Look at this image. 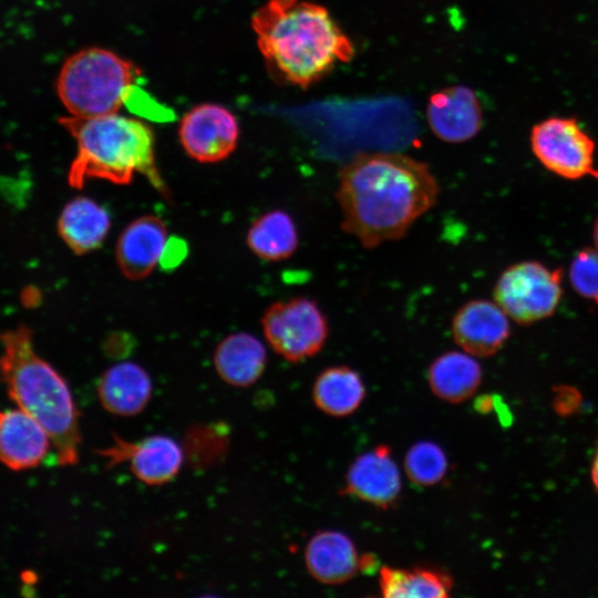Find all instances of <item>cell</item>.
Returning a JSON list of instances; mask_svg holds the SVG:
<instances>
[{"label": "cell", "mask_w": 598, "mask_h": 598, "mask_svg": "<svg viewBox=\"0 0 598 598\" xmlns=\"http://www.w3.org/2000/svg\"><path fill=\"white\" fill-rule=\"evenodd\" d=\"M427 379L439 399L456 404L476 392L482 381V368L474 355L465 351H446L433 360Z\"/></svg>", "instance_id": "obj_20"}, {"label": "cell", "mask_w": 598, "mask_h": 598, "mask_svg": "<svg viewBox=\"0 0 598 598\" xmlns=\"http://www.w3.org/2000/svg\"><path fill=\"white\" fill-rule=\"evenodd\" d=\"M448 462L443 448L432 441L413 444L404 457L408 478L419 486L440 483L447 473Z\"/></svg>", "instance_id": "obj_24"}, {"label": "cell", "mask_w": 598, "mask_h": 598, "mask_svg": "<svg viewBox=\"0 0 598 598\" xmlns=\"http://www.w3.org/2000/svg\"><path fill=\"white\" fill-rule=\"evenodd\" d=\"M367 394L361 375L350 367L334 365L321 371L312 386V399L323 413L343 417L355 412Z\"/></svg>", "instance_id": "obj_21"}, {"label": "cell", "mask_w": 598, "mask_h": 598, "mask_svg": "<svg viewBox=\"0 0 598 598\" xmlns=\"http://www.w3.org/2000/svg\"><path fill=\"white\" fill-rule=\"evenodd\" d=\"M140 70L101 48L81 50L62 65L56 92L70 115L100 117L116 114L132 91Z\"/></svg>", "instance_id": "obj_5"}, {"label": "cell", "mask_w": 598, "mask_h": 598, "mask_svg": "<svg viewBox=\"0 0 598 598\" xmlns=\"http://www.w3.org/2000/svg\"><path fill=\"white\" fill-rule=\"evenodd\" d=\"M298 230L292 217L274 209L257 218L247 233V244L259 258L280 261L289 258L298 247Z\"/></svg>", "instance_id": "obj_23"}, {"label": "cell", "mask_w": 598, "mask_h": 598, "mask_svg": "<svg viewBox=\"0 0 598 598\" xmlns=\"http://www.w3.org/2000/svg\"><path fill=\"white\" fill-rule=\"evenodd\" d=\"M569 281L584 299L598 305V249L586 247L575 254L569 265Z\"/></svg>", "instance_id": "obj_25"}, {"label": "cell", "mask_w": 598, "mask_h": 598, "mask_svg": "<svg viewBox=\"0 0 598 598\" xmlns=\"http://www.w3.org/2000/svg\"><path fill=\"white\" fill-rule=\"evenodd\" d=\"M592 239H594V243H595V248L598 249V216L594 223V227H592Z\"/></svg>", "instance_id": "obj_29"}, {"label": "cell", "mask_w": 598, "mask_h": 598, "mask_svg": "<svg viewBox=\"0 0 598 598\" xmlns=\"http://www.w3.org/2000/svg\"><path fill=\"white\" fill-rule=\"evenodd\" d=\"M401 489L400 470L391 448L383 444L354 458L347 471L341 494L388 509L398 502Z\"/></svg>", "instance_id": "obj_11"}, {"label": "cell", "mask_w": 598, "mask_h": 598, "mask_svg": "<svg viewBox=\"0 0 598 598\" xmlns=\"http://www.w3.org/2000/svg\"><path fill=\"white\" fill-rule=\"evenodd\" d=\"M179 140L185 152L200 163H216L236 148L239 126L226 107L205 103L195 106L181 121Z\"/></svg>", "instance_id": "obj_9"}, {"label": "cell", "mask_w": 598, "mask_h": 598, "mask_svg": "<svg viewBox=\"0 0 598 598\" xmlns=\"http://www.w3.org/2000/svg\"><path fill=\"white\" fill-rule=\"evenodd\" d=\"M0 377L9 396L49 434L61 465L79 461L78 411L64 378L34 349L32 331L18 326L0 336Z\"/></svg>", "instance_id": "obj_3"}, {"label": "cell", "mask_w": 598, "mask_h": 598, "mask_svg": "<svg viewBox=\"0 0 598 598\" xmlns=\"http://www.w3.org/2000/svg\"><path fill=\"white\" fill-rule=\"evenodd\" d=\"M267 353L262 342L247 332L226 337L216 348L214 364L219 377L234 386H248L262 374Z\"/></svg>", "instance_id": "obj_19"}, {"label": "cell", "mask_w": 598, "mask_h": 598, "mask_svg": "<svg viewBox=\"0 0 598 598\" xmlns=\"http://www.w3.org/2000/svg\"><path fill=\"white\" fill-rule=\"evenodd\" d=\"M440 186L429 165L399 153H361L339 172L341 228L367 249L398 240L431 209Z\"/></svg>", "instance_id": "obj_1"}, {"label": "cell", "mask_w": 598, "mask_h": 598, "mask_svg": "<svg viewBox=\"0 0 598 598\" xmlns=\"http://www.w3.org/2000/svg\"><path fill=\"white\" fill-rule=\"evenodd\" d=\"M361 558L346 534L321 530L308 542L305 561L308 573L326 585H340L361 571Z\"/></svg>", "instance_id": "obj_16"}, {"label": "cell", "mask_w": 598, "mask_h": 598, "mask_svg": "<svg viewBox=\"0 0 598 598\" xmlns=\"http://www.w3.org/2000/svg\"><path fill=\"white\" fill-rule=\"evenodd\" d=\"M186 251V245L181 239L172 238L167 240L159 262L163 267H175L185 257Z\"/></svg>", "instance_id": "obj_26"}, {"label": "cell", "mask_w": 598, "mask_h": 598, "mask_svg": "<svg viewBox=\"0 0 598 598\" xmlns=\"http://www.w3.org/2000/svg\"><path fill=\"white\" fill-rule=\"evenodd\" d=\"M426 115L432 132L448 143L468 141L482 127V109L477 96L471 89L462 85L432 94Z\"/></svg>", "instance_id": "obj_13"}, {"label": "cell", "mask_w": 598, "mask_h": 598, "mask_svg": "<svg viewBox=\"0 0 598 598\" xmlns=\"http://www.w3.org/2000/svg\"><path fill=\"white\" fill-rule=\"evenodd\" d=\"M270 1L281 8H289L296 2H298V0H270Z\"/></svg>", "instance_id": "obj_28"}, {"label": "cell", "mask_w": 598, "mask_h": 598, "mask_svg": "<svg viewBox=\"0 0 598 598\" xmlns=\"http://www.w3.org/2000/svg\"><path fill=\"white\" fill-rule=\"evenodd\" d=\"M164 221L147 215L136 218L122 231L116 244V260L131 280L148 276L161 261L167 243Z\"/></svg>", "instance_id": "obj_15"}, {"label": "cell", "mask_w": 598, "mask_h": 598, "mask_svg": "<svg viewBox=\"0 0 598 598\" xmlns=\"http://www.w3.org/2000/svg\"><path fill=\"white\" fill-rule=\"evenodd\" d=\"M379 587L386 598H446L452 591L453 579L446 571L431 567L384 566L380 569Z\"/></svg>", "instance_id": "obj_22"}, {"label": "cell", "mask_w": 598, "mask_h": 598, "mask_svg": "<svg viewBox=\"0 0 598 598\" xmlns=\"http://www.w3.org/2000/svg\"><path fill=\"white\" fill-rule=\"evenodd\" d=\"M563 270L537 260L508 266L498 277L494 301L507 317L528 326L553 316L563 297Z\"/></svg>", "instance_id": "obj_6"}, {"label": "cell", "mask_w": 598, "mask_h": 598, "mask_svg": "<svg viewBox=\"0 0 598 598\" xmlns=\"http://www.w3.org/2000/svg\"><path fill=\"white\" fill-rule=\"evenodd\" d=\"M261 326L275 352L295 363L320 352L329 334L326 315L316 300L307 297L270 305Z\"/></svg>", "instance_id": "obj_7"}, {"label": "cell", "mask_w": 598, "mask_h": 598, "mask_svg": "<svg viewBox=\"0 0 598 598\" xmlns=\"http://www.w3.org/2000/svg\"><path fill=\"white\" fill-rule=\"evenodd\" d=\"M591 481L598 492V448L591 465Z\"/></svg>", "instance_id": "obj_27"}, {"label": "cell", "mask_w": 598, "mask_h": 598, "mask_svg": "<svg viewBox=\"0 0 598 598\" xmlns=\"http://www.w3.org/2000/svg\"><path fill=\"white\" fill-rule=\"evenodd\" d=\"M110 227L109 212L84 196L70 200L58 219L60 237L78 255H84L101 247Z\"/></svg>", "instance_id": "obj_18"}, {"label": "cell", "mask_w": 598, "mask_h": 598, "mask_svg": "<svg viewBox=\"0 0 598 598\" xmlns=\"http://www.w3.org/2000/svg\"><path fill=\"white\" fill-rule=\"evenodd\" d=\"M59 123L76 142L68 174L73 188H82L92 178L124 185L140 173L167 194L155 164L154 134L142 121L116 113L100 117L69 115L60 117Z\"/></svg>", "instance_id": "obj_4"}, {"label": "cell", "mask_w": 598, "mask_h": 598, "mask_svg": "<svg viewBox=\"0 0 598 598\" xmlns=\"http://www.w3.org/2000/svg\"><path fill=\"white\" fill-rule=\"evenodd\" d=\"M114 444L101 451L109 465L127 462L133 474L148 485L172 481L183 464L181 445L167 435H152L127 442L115 437Z\"/></svg>", "instance_id": "obj_10"}, {"label": "cell", "mask_w": 598, "mask_h": 598, "mask_svg": "<svg viewBox=\"0 0 598 598\" xmlns=\"http://www.w3.org/2000/svg\"><path fill=\"white\" fill-rule=\"evenodd\" d=\"M529 143L533 154L550 173L570 181L598 179L596 145L575 117L551 116L535 124Z\"/></svg>", "instance_id": "obj_8"}, {"label": "cell", "mask_w": 598, "mask_h": 598, "mask_svg": "<svg viewBox=\"0 0 598 598\" xmlns=\"http://www.w3.org/2000/svg\"><path fill=\"white\" fill-rule=\"evenodd\" d=\"M511 319L495 302L473 299L457 309L452 319V334L463 351L480 358L495 354L507 342Z\"/></svg>", "instance_id": "obj_12"}, {"label": "cell", "mask_w": 598, "mask_h": 598, "mask_svg": "<svg viewBox=\"0 0 598 598\" xmlns=\"http://www.w3.org/2000/svg\"><path fill=\"white\" fill-rule=\"evenodd\" d=\"M251 25L271 73L303 89L354 55L329 11L312 2L281 8L269 0L252 14Z\"/></svg>", "instance_id": "obj_2"}, {"label": "cell", "mask_w": 598, "mask_h": 598, "mask_svg": "<svg viewBox=\"0 0 598 598\" xmlns=\"http://www.w3.org/2000/svg\"><path fill=\"white\" fill-rule=\"evenodd\" d=\"M101 404L110 413L131 416L144 410L152 395L148 373L134 362H120L106 369L97 383Z\"/></svg>", "instance_id": "obj_17"}, {"label": "cell", "mask_w": 598, "mask_h": 598, "mask_svg": "<svg viewBox=\"0 0 598 598\" xmlns=\"http://www.w3.org/2000/svg\"><path fill=\"white\" fill-rule=\"evenodd\" d=\"M52 445L43 426L19 408L0 411V462L14 471L38 466Z\"/></svg>", "instance_id": "obj_14"}]
</instances>
